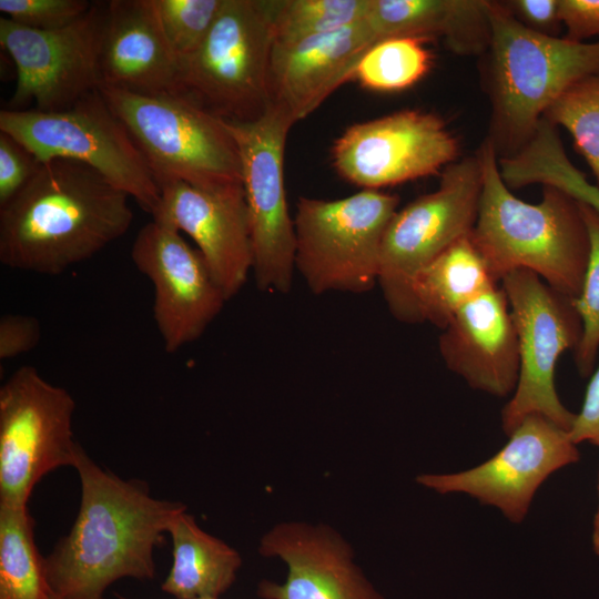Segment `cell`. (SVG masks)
Here are the masks:
<instances>
[{
  "label": "cell",
  "instance_id": "cell-38",
  "mask_svg": "<svg viewBox=\"0 0 599 599\" xmlns=\"http://www.w3.org/2000/svg\"><path fill=\"white\" fill-rule=\"evenodd\" d=\"M598 494H599V476H598ZM592 548L595 554L599 557V506L593 519L592 529Z\"/></svg>",
  "mask_w": 599,
  "mask_h": 599
},
{
  "label": "cell",
  "instance_id": "cell-17",
  "mask_svg": "<svg viewBox=\"0 0 599 599\" xmlns=\"http://www.w3.org/2000/svg\"><path fill=\"white\" fill-rule=\"evenodd\" d=\"M151 215L194 241L227 301L241 291L253 267L243 184L205 189L165 182Z\"/></svg>",
  "mask_w": 599,
  "mask_h": 599
},
{
  "label": "cell",
  "instance_id": "cell-13",
  "mask_svg": "<svg viewBox=\"0 0 599 599\" xmlns=\"http://www.w3.org/2000/svg\"><path fill=\"white\" fill-rule=\"evenodd\" d=\"M105 2H93L75 22L55 30L28 28L0 18V44L17 70L10 110L70 108L102 84L101 37Z\"/></svg>",
  "mask_w": 599,
  "mask_h": 599
},
{
  "label": "cell",
  "instance_id": "cell-15",
  "mask_svg": "<svg viewBox=\"0 0 599 599\" xmlns=\"http://www.w3.org/2000/svg\"><path fill=\"white\" fill-rule=\"evenodd\" d=\"M508 436L500 450L474 468L422 474L416 481L443 495L467 494L520 524L540 485L552 473L577 463L580 455L568 432L542 415H528Z\"/></svg>",
  "mask_w": 599,
  "mask_h": 599
},
{
  "label": "cell",
  "instance_id": "cell-9",
  "mask_svg": "<svg viewBox=\"0 0 599 599\" xmlns=\"http://www.w3.org/2000/svg\"><path fill=\"white\" fill-rule=\"evenodd\" d=\"M483 185L478 151L447 165L438 189L397 210L384 234L378 285L392 315L419 323L410 286L416 274L476 223Z\"/></svg>",
  "mask_w": 599,
  "mask_h": 599
},
{
  "label": "cell",
  "instance_id": "cell-33",
  "mask_svg": "<svg viewBox=\"0 0 599 599\" xmlns=\"http://www.w3.org/2000/svg\"><path fill=\"white\" fill-rule=\"evenodd\" d=\"M37 165V159L22 144L0 132V207L24 187Z\"/></svg>",
  "mask_w": 599,
  "mask_h": 599
},
{
  "label": "cell",
  "instance_id": "cell-37",
  "mask_svg": "<svg viewBox=\"0 0 599 599\" xmlns=\"http://www.w3.org/2000/svg\"><path fill=\"white\" fill-rule=\"evenodd\" d=\"M568 435L576 445L587 441L599 447V365L592 372L581 409L576 414Z\"/></svg>",
  "mask_w": 599,
  "mask_h": 599
},
{
  "label": "cell",
  "instance_id": "cell-8",
  "mask_svg": "<svg viewBox=\"0 0 599 599\" xmlns=\"http://www.w3.org/2000/svg\"><path fill=\"white\" fill-rule=\"evenodd\" d=\"M271 0H224L200 47L181 62L180 93L227 121L270 106Z\"/></svg>",
  "mask_w": 599,
  "mask_h": 599
},
{
  "label": "cell",
  "instance_id": "cell-4",
  "mask_svg": "<svg viewBox=\"0 0 599 599\" xmlns=\"http://www.w3.org/2000/svg\"><path fill=\"white\" fill-rule=\"evenodd\" d=\"M488 14L490 39L480 55L491 108L486 140L500 159L530 141L546 111L567 89L599 74V42L534 32L500 1L488 0Z\"/></svg>",
  "mask_w": 599,
  "mask_h": 599
},
{
  "label": "cell",
  "instance_id": "cell-27",
  "mask_svg": "<svg viewBox=\"0 0 599 599\" xmlns=\"http://www.w3.org/2000/svg\"><path fill=\"white\" fill-rule=\"evenodd\" d=\"M424 40L390 38L374 43L357 64L353 79L374 91L396 92L416 84L430 70L433 55Z\"/></svg>",
  "mask_w": 599,
  "mask_h": 599
},
{
  "label": "cell",
  "instance_id": "cell-31",
  "mask_svg": "<svg viewBox=\"0 0 599 599\" xmlns=\"http://www.w3.org/2000/svg\"><path fill=\"white\" fill-rule=\"evenodd\" d=\"M525 177L529 184L560 189L599 213V189L572 164L559 141L544 142L532 151L526 162Z\"/></svg>",
  "mask_w": 599,
  "mask_h": 599
},
{
  "label": "cell",
  "instance_id": "cell-3",
  "mask_svg": "<svg viewBox=\"0 0 599 599\" xmlns=\"http://www.w3.org/2000/svg\"><path fill=\"white\" fill-rule=\"evenodd\" d=\"M483 185L470 237L496 282L528 270L556 291L576 298L589 256V235L580 202L555 186L542 187L530 204L505 184L498 156L485 139L477 150Z\"/></svg>",
  "mask_w": 599,
  "mask_h": 599
},
{
  "label": "cell",
  "instance_id": "cell-35",
  "mask_svg": "<svg viewBox=\"0 0 599 599\" xmlns=\"http://www.w3.org/2000/svg\"><path fill=\"white\" fill-rule=\"evenodd\" d=\"M41 336L39 322L31 316L3 315L0 319V359L8 361L33 349Z\"/></svg>",
  "mask_w": 599,
  "mask_h": 599
},
{
  "label": "cell",
  "instance_id": "cell-34",
  "mask_svg": "<svg viewBox=\"0 0 599 599\" xmlns=\"http://www.w3.org/2000/svg\"><path fill=\"white\" fill-rule=\"evenodd\" d=\"M502 7L525 28L549 37H558L564 26L560 0H502Z\"/></svg>",
  "mask_w": 599,
  "mask_h": 599
},
{
  "label": "cell",
  "instance_id": "cell-25",
  "mask_svg": "<svg viewBox=\"0 0 599 599\" xmlns=\"http://www.w3.org/2000/svg\"><path fill=\"white\" fill-rule=\"evenodd\" d=\"M49 592L27 505L0 504V599H48Z\"/></svg>",
  "mask_w": 599,
  "mask_h": 599
},
{
  "label": "cell",
  "instance_id": "cell-1",
  "mask_svg": "<svg viewBox=\"0 0 599 599\" xmlns=\"http://www.w3.org/2000/svg\"><path fill=\"white\" fill-rule=\"evenodd\" d=\"M73 468L80 509L69 534L43 557L50 590L63 599H103L119 579H153L154 549L186 506L152 497L145 481L100 467L82 447Z\"/></svg>",
  "mask_w": 599,
  "mask_h": 599
},
{
  "label": "cell",
  "instance_id": "cell-10",
  "mask_svg": "<svg viewBox=\"0 0 599 599\" xmlns=\"http://www.w3.org/2000/svg\"><path fill=\"white\" fill-rule=\"evenodd\" d=\"M501 288L508 300L519 351L518 382L501 410L502 429L509 435L525 417L538 414L569 432L576 414L559 399L555 369L561 354L575 351L582 337V322L573 298L528 270L506 274Z\"/></svg>",
  "mask_w": 599,
  "mask_h": 599
},
{
  "label": "cell",
  "instance_id": "cell-19",
  "mask_svg": "<svg viewBox=\"0 0 599 599\" xmlns=\"http://www.w3.org/2000/svg\"><path fill=\"white\" fill-rule=\"evenodd\" d=\"M374 43L366 20L294 43H273L267 75L270 105L284 111L294 123L305 119L354 77Z\"/></svg>",
  "mask_w": 599,
  "mask_h": 599
},
{
  "label": "cell",
  "instance_id": "cell-2",
  "mask_svg": "<svg viewBox=\"0 0 599 599\" xmlns=\"http://www.w3.org/2000/svg\"><path fill=\"white\" fill-rule=\"evenodd\" d=\"M129 200L85 164L38 162L24 187L0 207V262L59 275L128 232L133 221Z\"/></svg>",
  "mask_w": 599,
  "mask_h": 599
},
{
  "label": "cell",
  "instance_id": "cell-7",
  "mask_svg": "<svg viewBox=\"0 0 599 599\" xmlns=\"http://www.w3.org/2000/svg\"><path fill=\"white\" fill-rule=\"evenodd\" d=\"M0 132L38 162L63 159L92 167L150 214L160 202V187L142 152L99 89L60 111L2 110Z\"/></svg>",
  "mask_w": 599,
  "mask_h": 599
},
{
  "label": "cell",
  "instance_id": "cell-36",
  "mask_svg": "<svg viewBox=\"0 0 599 599\" xmlns=\"http://www.w3.org/2000/svg\"><path fill=\"white\" fill-rule=\"evenodd\" d=\"M560 18L565 38L585 42L595 37L599 42V0H560Z\"/></svg>",
  "mask_w": 599,
  "mask_h": 599
},
{
  "label": "cell",
  "instance_id": "cell-40",
  "mask_svg": "<svg viewBox=\"0 0 599 599\" xmlns=\"http://www.w3.org/2000/svg\"><path fill=\"white\" fill-rule=\"evenodd\" d=\"M116 599H130V598H125V597H120V596H118Z\"/></svg>",
  "mask_w": 599,
  "mask_h": 599
},
{
  "label": "cell",
  "instance_id": "cell-21",
  "mask_svg": "<svg viewBox=\"0 0 599 599\" xmlns=\"http://www.w3.org/2000/svg\"><path fill=\"white\" fill-rule=\"evenodd\" d=\"M100 63L102 84L146 94L180 93L181 61L153 0L105 2Z\"/></svg>",
  "mask_w": 599,
  "mask_h": 599
},
{
  "label": "cell",
  "instance_id": "cell-14",
  "mask_svg": "<svg viewBox=\"0 0 599 599\" xmlns=\"http://www.w3.org/2000/svg\"><path fill=\"white\" fill-rule=\"evenodd\" d=\"M457 138L433 112L400 110L356 123L332 149L336 172L363 190H379L441 172L457 161Z\"/></svg>",
  "mask_w": 599,
  "mask_h": 599
},
{
  "label": "cell",
  "instance_id": "cell-39",
  "mask_svg": "<svg viewBox=\"0 0 599 599\" xmlns=\"http://www.w3.org/2000/svg\"><path fill=\"white\" fill-rule=\"evenodd\" d=\"M48 599H63V598L58 597L57 595H54V593L50 590Z\"/></svg>",
  "mask_w": 599,
  "mask_h": 599
},
{
  "label": "cell",
  "instance_id": "cell-24",
  "mask_svg": "<svg viewBox=\"0 0 599 599\" xmlns=\"http://www.w3.org/2000/svg\"><path fill=\"white\" fill-rule=\"evenodd\" d=\"M497 285L469 234L416 274L410 294L419 323L443 329L463 306Z\"/></svg>",
  "mask_w": 599,
  "mask_h": 599
},
{
  "label": "cell",
  "instance_id": "cell-20",
  "mask_svg": "<svg viewBox=\"0 0 599 599\" xmlns=\"http://www.w3.org/2000/svg\"><path fill=\"white\" fill-rule=\"evenodd\" d=\"M438 346L446 366L471 388L496 397L514 393L518 339L501 286L463 306L443 328Z\"/></svg>",
  "mask_w": 599,
  "mask_h": 599
},
{
  "label": "cell",
  "instance_id": "cell-16",
  "mask_svg": "<svg viewBox=\"0 0 599 599\" xmlns=\"http://www.w3.org/2000/svg\"><path fill=\"white\" fill-rule=\"evenodd\" d=\"M135 267L153 286V318L166 353L202 336L227 301L200 252L181 232L152 220L131 250Z\"/></svg>",
  "mask_w": 599,
  "mask_h": 599
},
{
  "label": "cell",
  "instance_id": "cell-26",
  "mask_svg": "<svg viewBox=\"0 0 599 599\" xmlns=\"http://www.w3.org/2000/svg\"><path fill=\"white\" fill-rule=\"evenodd\" d=\"M369 0H272L274 44H290L365 20Z\"/></svg>",
  "mask_w": 599,
  "mask_h": 599
},
{
  "label": "cell",
  "instance_id": "cell-18",
  "mask_svg": "<svg viewBox=\"0 0 599 599\" xmlns=\"http://www.w3.org/2000/svg\"><path fill=\"white\" fill-rule=\"evenodd\" d=\"M258 551L287 567L283 583L258 585L263 599H385L356 565L351 545L327 525L280 522L262 537Z\"/></svg>",
  "mask_w": 599,
  "mask_h": 599
},
{
  "label": "cell",
  "instance_id": "cell-29",
  "mask_svg": "<svg viewBox=\"0 0 599 599\" xmlns=\"http://www.w3.org/2000/svg\"><path fill=\"white\" fill-rule=\"evenodd\" d=\"M580 202V201H579ZM589 235V256L575 307L582 322V337L575 352V363L582 376L593 372L599 351V213L580 202Z\"/></svg>",
  "mask_w": 599,
  "mask_h": 599
},
{
  "label": "cell",
  "instance_id": "cell-5",
  "mask_svg": "<svg viewBox=\"0 0 599 599\" xmlns=\"http://www.w3.org/2000/svg\"><path fill=\"white\" fill-rule=\"evenodd\" d=\"M160 187L171 181L215 189L242 184L237 145L225 121L182 93H138L102 84Z\"/></svg>",
  "mask_w": 599,
  "mask_h": 599
},
{
  "label": "cell",
  "instance_id": "cell-28",
  "mask_svg": "<svg viewBox=\"0 0 599 599\" xmlns=\"http://www.w3.org/2000/svg\"><path fill=\"white\" fill-rule=\"evenodd\" d=\"M542 119L570 133L575 149L588 163L599 189V74L572 84Z\"/></svg>",
  "mask_w": 599,
  "mask_h": 599
},
{
  "label": "cell",
  "instance_id": "cell-11",
  "mask_svg": "<svg viewBox=\"0 0 599 599\" xmlns=\"http://www.w3.org/2000/svg\"><path fill=\"white\" fill-rule=\"evenodd\" d=\"M71 394L33 366L18 368L0 388V504L27 505L48 473L74 466Z\"/></svg>",
  "mask_w": 599,
  "mask_h": 599
},
{
  "label": "cell",
  "instance_id": "cell-22",
  "mask_svg": "<svg viewBox=\"0 0 599 599\" xmlns=\"http://www.w3.org/2000/svg\"><path fill=\"white\" fill-rule=\"evenodd\" d=\"M365 20L376 42L441 39L458 55L480 57L490 39L488 0H369Z\"/></svg>",
  "mask_w": 599,
  "mask_h": 599
},
{
  "label": "cell",
  "instance_id": "cell-12",
  "mask_svg": "<svg viewBox=\"0 0 599 599\" xmlns=\"http://www.w3.org/2000/svg\"><path fill=\"white\" fill-rule=\"evenodd\" d=\"M224 121L240 154L256 285L262 292L288 293L295 271V229L286 202L284 151L295 123L274 105L252 121Z\"/></svg>",
  "mask_w": 599,
  "mask_h": 599
},
{
  "label": "cell",
  "instance_id": "cell-32",
  "mask_svg": "<svg viewBox=\"0 0 599 599\" xmlns=\"http://www.w3.org/2000/svg\"><path fill=\"white\" fill-rule=\"evenodd\" d=\"M92 3L87 0H0V11L18 24L55 30L79 20Z\"/></svg>",
  "mask_w": 599,
  "mask_h": 599
},
{
  "label": "cell",
  "instance_id": "cell-6",
  "mask_svg": "<svg viewBox=\"0 0 599 599\" xmlns=\"http://www.w3.org/2000/svg\"><path fill=\"white\" fill-rule=\"evenodd\" d=\"M398 203L397 195L379 190L298 199L294 263L313 294H359L378 285L382 243Z\"/></svg>",
  "mask_w": 599,
  "mask_h": 599
},
{
  "label": "cell",
  "instance_id": "cell-30",
  "mask_svg": "<svg viewBox=\"0 0 599 599\" xmlns=\"http://www.w3.org/2000/svg\"><path fill=\"white\" fill-rule=\"evenodd\" d=\"M162 30L182 62L203 42L224 0H153Z\"/></svg>",
  "mask_w": 599,
  "mask_h": 599
},
{
  "label": "cell",
  "instance_id": "cell-23",
  "mask_svg": "<svg viewBox=\"0 0 599 599\" xmlns=\"http://www.w3.org/2000/svg\"><path fill=\"white\" fill-rule=\"evenodd\" d=\"M167 534L173 561L162 590L175 599H220L241 568L238 551L199 527L186 509L173 518Z\"/></svg>",
  "mask_w": 599,
  "mask_h": 599
}]
</instances>
